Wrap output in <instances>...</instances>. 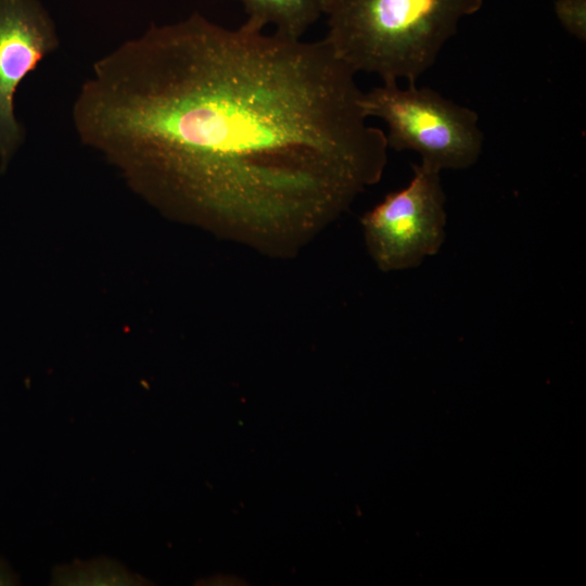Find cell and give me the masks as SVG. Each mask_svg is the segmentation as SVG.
Instances as JSON below:
<instances>
[{
    "mask_svg": "<svg viewBox=\"0 0 586 586\" xmlns=\"http://www.w3.org/2000/svg\"><path fill=\"white\" fill-rule=\"evenodd\" d=\"M13 581V574L10 572L5 564L0 562V585L12 584Z\"/></svg>",
    "mask_w": 586,
    "mask_h": 586,
    "instance_id": "9",
    "label": "cell"
},
{
    "mask_svg": "<svg viewBox=\"0 0 586 586\" xmlns=\"http://www.w3.org/2000/svg\"><path fill=\"white\" fill-rule=\"evenodd\" d=\"M482 5L483 0H324L323 39L356 73L412 85L435 63L460 21Z\"/></svg>",
    "mask_w": 586,
    "mask_h": 586,
    "instance_id": "2",
    "label": "cell"
},
{
    "mask_svg": "<svg viewBox=\"0 0 586 586\" xmlns=\"http://www.w3.org/2000/svg\"><path fill=\"white\" fill-rule=\"evenodd\" d=\"M555 15L561 26L577 40L586 41V0H555Z\"/></svg>",
    "mask_w": 586,
    "mask_h": 586,
    "instance_id": "8",
    "label": "cell"
},
{
    "mask_svg": "<svg viewBox=\"0 0 586 586\" xmlns=\"http://www.w3.org/2000/svg\"><path fill=\"white\" fill-rule=\"evenodd\" d=\"M410 182L368 211L360 219L368 252L385 272L419 266L445 240V194L441 171L413 165Z\"/></svg>",
    "mask_w": 586,
    "mask_h": 586,
    "instance_id": "4",
    "label": "cell"
},
{
    "mask_svg": "<svg viewBox=\"0 0 586 586\" xmlns=\"http://www.w3.org/2000/svg\"><path fill=\"white\" fill-rule=\"evenodd\" d=\"M60 44L56 25L39 0H0V169L22 145L15 114L18 86Z\"/></svg>",
    "mask_w": 586,
    "mask_h": 586,
    "instance_id": "5",
    "label": "cell"
},
{
    "mask_svg": "<svg viewBox=\"0 0 586 586\" xmlns=\"http://www.w3.org/2000/svg\"><path fill=\"white\" fill-rule=\"evenodd\" d=\"M243 4L247 18L275 33L302 38L323 15L324 0H235Z\"/></svg>",
    "mask_w": 586,
    "mask_h": 586,
    "instance_id": "6",
    "label": "cell"
},
{
    "mask_svg": "<svg viewBox=\"0 0 586 586\" xmlns=\"http://www.w3.org/2000/svg\"><path fill=\"white\" fill-rule=\"evenodd\" d=\"M58 584L75 585H131L137 578L122 565L110 560H98L80 565H71L54 573Z\"/></svg>",
    "mask_w": 586,
    "mask_h": 586,
    "instance_id": "7",
    "label": "cell"
},
{
    "mask_svg": "<svg viewBox=\"0 0 586 586\" xmlns=\"http://www.w3.org/2000/svg\"><path fill=\"white\" fill-rule=\"evenodd\" d=\"M264 29L152 24L93 64L72 119L166 214L285 259L381 180L388 146L324 39Z\"/></svg>",
    "mask_w": 586,
    "mask_h": 586,
    "instance_id": "1",
    "label": "cell"
},
{
    "mask_svg": "<svg viewBox=\"0 0 586 586\" xmlns=\"http://www.w3.org/2000/svg\"><path fill=\"white\" fill-rule=\"evenodd\" d=\"M361 106L368 118L386 124L388 148L415 151L438 171L469 168L481 155L484 135L476 112L433 89L383 84L364 92Z\"/></svg>",
    "mask_w": 586,
    "mask_h": 586,
    "instance_id": "3",
    "label": "cell"
}]
</instances>
